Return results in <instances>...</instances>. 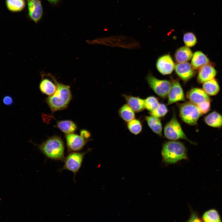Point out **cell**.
<instances>
[{
  "label": "cell",
  "instance_id": "6da1fadb",
  "mask_svg": "<svg viewBox=\"0 0 222 222\" xmlns=\"http://www.w3.org/2000/svg\"><path fill=\"white\" fill-rule=\"evenodd\" d=\"M48 76L56 84L57 89L53 95L46 98L47 104L52 112L66 108L72 98L70 86L58 82L51 74Z\"/></svg>",
  "mask_w": 222,
  "mask_h": 222
},
{
  "label": "cell",
  "instance_id": "7a4b0ae2",
  "mask_svg": "<svg viewBox=\"0 0 222 222\" xmlns=\"http://www.w3.org/2000/svg\"><path fill=\"white\" fill-rule=\"evenodd\" d=\"M161 154L165 163L174 164L182 159H187L186 149L181 142L171 141L165 143L162 147Z\"/></svg>",
  "mask_w": 222,
  "mask_h": 222
},
{
  "label": "cell",
  "instance_id": "3957f363",
  "mask_svg": "<svg viewBox=\"0 0 222 222\" xmlns=\"http://www.w3.org/2000/svg\"><path fill=\"white\" fill-rule=\"evenodd\" d=\"M39 150L48 158L52 160H64L65 158L64 146L60 137L54 136L50 137L39 146Z\"/></svg>",
  "mask_w": 222,
  "mask_h": 222
},
{
  "label": "cell",
  "instance_id": "277c9868",
  "mask_svg": "<svg viewBox=\"0 0 222 222\" xmlns=\"http://www.w3.org/2000/svg\"><path fill=\"white\" fill-rule=\"evenodd\" d=\"M179 106V115L182 120L190 125L196 124L202 114L197 106L190 102L183 103Z\"/></svg>",
  "mask_w": 222,
  "mask_h": 222
},
{
  "label": "cell",
  "instance_id": "5b68a950",
  "mask_svg": "<svg viewBox=\"0 0 222 222\" xmlns=\"http://www.w3.org/2000/svg\"><path fill=\"white\" fill-rule=\"evenodd\" d=\"M87 151L82 152H72L65 158L64 164L60 170H68L72 172L75 178L76 174L80 168L85 154Z\"/></svg>",
  "mask_w": 222,
  "mask_h": 222
},
{
  "label": "cell",
  "instance_id": "8992f818",
  "mask_svg": "<svg viewBox=\"0 0 222 222\" xmlns=\"http://www.w3.org/2000/svg\"><path fill=\"white\" fill-rule=\"evenodd\" d=\"M164 132L166 138L169 139L175 140L182 139L191 142L183 132L175 115H173L166 124L164 128Z\"/></svg>",
  "mask_w": 222,
  "mask_h": 222
},
{
  "label": "cell",
  "instance_id": "52a82bcc",
  "mask_svg": "<svg viewBox=\"0 0 222 222\" xmlns=\"http://www.w3.org/2000/svg\"><path fill=\"white\" fill-rule=\"evenodd\" d=\"M146 80L150 87L159 96L164 98L168 95L172 84L169 81L158 79L151 74L147 76Z\"/></svg>",
  "mask_w": 222,
  "mask_h": 222
},
{
  "label": "cell",
  "instance_id": "ba28073f",
  "mask_svg": "<svg viewBox=\"0 0 222 222\" xmlns=\"http://www.w3.org/2000/svg\"><path fill=\"white\" fill-rule=\"evenodd\" d=\"M28 16L35 23L41 19L43 14V8L40 0H27Z\"/></svg>",
  "mask_w": 222,
  "mask_h": 222
},
{
  "label": "cell",
  "instance_id": "9c48e42d",
  "mask_svg": "<svg viewBox=\"0 0 222 222\" xmlns=\"http://www.w3.org/2000/svg\"><path fill=\"white\" fill-rule=\"evenodd\" d=\"M68 151L76 152L81 150L88 140L74 133L65 135Z\"/></svg>",
  "mask_w": 222,
  "mask_h": 222
},
{
  "label": "cell",
  "instance_id": "30bf717a",
  "mask_svg": "<svg viewBox=\"0 0 222 222\" xmlns=\"http://www.w3.org/2000/svg\"><path fill=\"white\" fill-rule=\"evenodd\" d=\"M175 65L171 57L166 55L160 57L156 63V67L158 71L163 75L171 74L175 68Z\"/></svg>",
  "mask_w": 222,
  "mask_h": 222
},
{
  "label": "cell",
  "instance_id": "8fae6325",
  "mask_svg": "<svg viewBox=\"0 0 222 222\" xmlns=\"http://www.w3.org/2000/svg\"><path fill=\"white\" fill-rule=\"evenodd\" d=\"M168 105L180 101H185L184 93L179 82L177 81H174L168 94Z\"/></svg>",
  "mask_w": 222,
  "mask_h": 222
},
{
  "label": "cell",
  "instance_id": "7c38bea8",
  "mask_svg": "<svg viewBox=\"0 0 222 222\" xmlns=\"http://www.w3.org/2000/svg\"><path fill=\"white\" fill-rule=\"evenodd\" d=\"M175 69L178 76L184 81L188 80L194 74V68L188 62L178 63L175 66Z\"/></svg>",
  "mask_w": 222,
  "mask_h": 222
},
{
  "label": "cell",
  "instance_id": "4fadbf2b",
  "mask_svg": "<svg viewBox=\"0 0 222 222\" xmlns=\"http://www.w3.org/2000/svg\"><path fill=\"white\" fill-rule=\"evenodd\" d=\"M190 102L196 105L205 101H210V98L204 90L198 88L191 89L187 94Z\"/></svg>",
  "mask_w": 222,
  "mask_h": 222
},
{
  "label": "cell",
  "instance_id": "5bb4252c",
  "mask_svg": "<svg viewBox=\"0 0 222 222\" xmlns=\"http://www.w3.org/2000/svg\"><path fill=\"white\" fill-rule=\"evenodd\" d=\"M128 105L135 112L143 111L145 108V100L138 97L123 94L122 95Z\"/></svg>",
  "mask_w": 222,
  "mask_h": 222
},
{
  "label": "cell",
  "instance_id": "9a60e30c",
  "mask_svg": "<svg viewBox=\"0 0 222 222\" xmlns=\"http://www.w3.org/2000/svg\"><path fill=\"white\" fill-rule=\"evenodd\" d=\"M216 74L215 69L208 64L205 65L199 69L197 80L200 83H204L213 79Z\"/></svg>",
  "mask_w": 222,
  "mask_h": 222
},
{
  "label": "cell",
  "instance_id": "2e32d148",
  "mask_svg": "<svg viewBox=\"0 0 222 222\" xmlns=\"http://www.w3.org/2000/svg\"><path fill=\"white\" fill-rule=\"evenodd\" d=\"M51 80L42 76L39 84V88L41 92L48 96L53 95L57 89L56 84Z\"/></svg>",
  "mask_w": 222,
  "mask_h": 222
},
{
  "label": "cell",
  "instance_id": "e0dca14e",
  "mask_svg": "<svg viewBox=\"0 0 222 222\" xmlns=\"http://www.w3.org/2000/svg\"><path fill=\"white\" fill-rule=\"evenodd\" d=\"M209 61L208 58L202 52L196 51L193 55L191 65L194 69H199L208 64Z\"/></svg>",
  "mask_w": 222,
  "mask_h": 222
},
{
  "label": "cell",
  "instance_id": "ac0fdd59",
  "mask_svg": "<svg viewBox=\"0 0 222 222\" xmlns=\"http://www.w3.org/2000/svg\"><path fill=\"white\" fill-rule=\"evenodd\" d=\"M193 53L188 47L183 46L179 48L175 51V58L178 63L186 62L192 58Z\"/></svg>",
  "mask_w": 222,
  "mask_h": 222
},
{
  "label": "cell",
  "instance_id": "d6986e66",
  "mask_svg": "<svg viewBox=\"0 0 222 222\" xmlns=\"http://www.w3.org/2000/svg\"><path fill=\"white\" fill-rule=\"evenodd\" d=\"M57 127L66 134L74 133L77 129L76 124L70 120L58 121L56 123Z\"/></svg>",
  "mask_w": 222,
  "mask_h": 222
},
{
  "label": "cell",
  "instance_id": "ffe728a7",
  "mask_svg": "<svg viewBox=\"0 0 222 222\" xmlns=\"http://www.w3.org/2000/svg\"><path fill=\"white\" fill-rule=\"evenodd\" d=\"M145 119L148 126L151 130L159 136H161L162 127L159 119L152 116H146Z\"/></svg>",
  "mask_w": 222,
  "mask_h": 222
},
{
  "label": "cell",
  "instance_id": "44dd1931",
  "mask_svg": "<svg viewBox=\"0 0 222 222\" xmlns=\"http://www.w3.org/2000/svg\"><path fill=\"white\" fill-rule=\"evenodd\" d=\"M118 112L121 118L127 123L135 118V112L127 104L121 106Z\"/></svg>",
  "mask_w": 222,
  "mask_h": 222
},
{
  "label": "cell",
  "instance_id": "7402d4cb",
  "mask_svg": "<svg viewBox=\"0 0 222 222\" xmlns=\"http://www.w3.org/2000/svg\"><path fill=\"white\" fill-rule=\"evenodd\" d=\"M208 125L214 127H220L222 126V116L214 111L207 116L204 119Z\"/></svg>",
  "mask_w": 222,
  "mask_h": 222
},
{
  "label": "cell",
  "instance_id": "603a6c76",
  "mask_svg": "<svg viewBox=\"0 0 222 222\" xmlns=\"http://www.w3.org/2000/svg\"><path fill=\"white\" fill-rule=\"evenodd\" d=\"M203 88L207 94L212 96L217 94L220 90L218 84L214 78L204 83Z\"/></svg>",
  "mask_w": 222,
  "mask_h": 222
},
{
  "label": "cell",
  "instance_id": "cb8c5ba5",
  "mask_svg": "<svg viewBox=\"0 0 222 222\" xmlns=\"http://www.w3.org/2000/svg\"><path fill=\"white\" fill-rule=\"evenodd\" d=\"M6 4L8 10L14 12L22 11L26 5L25 0H6Z\"/></svg>",
  "mask_w": 222,
  "mask_h": 222
},
{
  "label": "cell",
  "instance_id": "d4e9b609",
  "mask_svg": "<svg viewBox=\"0 0 222 222\" xmlns=\"http://www.w3.org/2000/svg\"><path fill=\"white\" fill-rule=\"evenodd\" d=\"M202 220L206 222H220L221 221L218 212L215 209H212L206 211L203 214Z\"/></svg>",
  "mask_w": 222,
  "mask_h": 222
},
{
  "label": "cell",
  "instance_id": "484cf974",
  "mask_svg": "<svg viewBox=\"0 0 222 222\" xmlns=\"http://www.w3.org/2000/svg\"><path fill=\"white\" fill-rule=\"evenodd\" d=\"M129 130L134 135H138L142 131V125L140 121L135 118L127 123Z\"/></svg>",
  "mask_w": 222,
  "mask_h": 222
},
{
  "label": "cell",
  "instance_id": "4316f807",
  "mask_svg": "<svg viewBox=\"0 0 222 222\" xmlns=\"http://www.w3.org/2000/svg\"><path fill=\"white\" fill-rule=\"evenodd\" d=\"M183 39L185 44L187 47L194 46L197 42V39L195 35L191 32H188L185 33Z\"/></svg>",
  "mask_w": 222,
  "mask_h": 222
},
{
  "label": "cell",
  "instance_id": "83f0119b",
  "mask_svg": "<svg viewBox=\"0 0 222 222\" xmlns=\"http://www.w3.org/2000/svg\"><path fill=\"white\" fill-rule=\"evenodd\" d=\"M144 100L145 108L150 111L155 109L159 104L158 99L153 96L149 97Z\"/></svg>",
  "mask_w": 222,
  "mask_h": 222
},
{
  "label": "cell",
  "instance_id": "f1b7e54d",
  "mask_svg": "<svg viewBox=\"0 0 222 222\" xmlns=\"http://www.w3.org/2000/svg\"><path fill=\"white\" fill-rule=\"evenodd\" d=\"M166 106L163 104H159L158 107L154 110L150 111L151 116L157 117H160L165 116L168 112Z\"/></svg>",
  "mask_w": 222,
  "mask_h": 222
},
{
  "label": "cell",
  "instance_id": "f546056e",
  "mask_svg": "<svg viewBox=\"0 0 222 222\" xmlns=\"http://www.w3.org/2000/svg\"><path fill=\"white\" fill-rule=\"evenodd\" d=\"M210 101H205L196 105L201 114L206 113L210 110Z\"/></svg>",
  "mask_w": 222,
  "mask_h": 222
},
{
  "label": "cell",
  "instance_id": "4dcf8cb0",
  "mask_svg": "<svg viewBox=\"0 0 222 222\" xmlns=\"http://www.w3.org/2000/svg\"><path fill=\"white\" fill-rule=\"evenodd\" d=\"M202 221L197 213L194 211L191 210V215L188 222H202Z\"/></svg>",
  "mask_w": 222,
  "mask_h": 222
},
{
  "label": "cell",
  "instance_id": "1f68e13d",
  "mask_svg": "<svg viewBox=\"0 0 222 222\" xmlns=\"http://www.w3.org/2000/svg\"><path fill=\"white\" fill-rule=\"evenodd\" d=\"M3 102L5 105L10 106L13 104V101L11 97L9 96H6L3 98Z\"/></svg>",
  "mask_w": 222,
  "mask_h": 222
},
{
  "label": "cell",
  "instance_id": "d6a6232c",
  "mask_svg": "<svg viewBox=\"0 0 222 222\" xmlns=\"http://www.w3.org/2000/svg\"><path fill=\"white\" fill-rule=\"evenodd\" d=\"M80 134L82 137L86 139H88L91 136L90 133L88 130L84 129L80 131Z\"/></svg>",
  "mask_w": 222,
  "mask_h": 222
},
{
  "label": "cell",
  "instance_id": "836d02e7",
  "mask_svg": "<svg viewBox=\"0 0 222 222\" xmlns=\"http://www.w3.org/2000/svg\"><path fill=\"white\" fill-rule=\"evenodd\" d=\"M49 3L53 5H56L59 2L60 0H46Z\"/></svg>",
  "mask_w": 222,
  "mask_h": 222
}]
</instances>
